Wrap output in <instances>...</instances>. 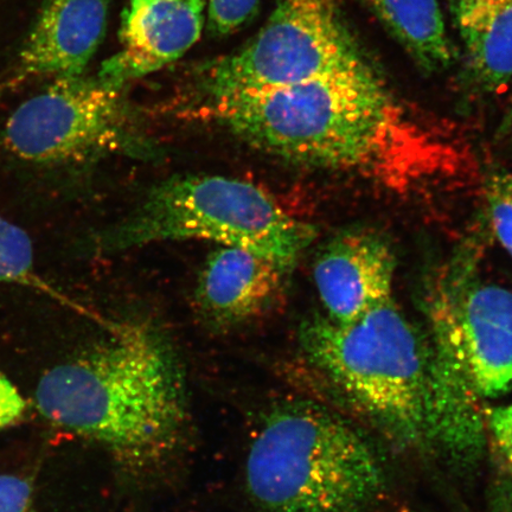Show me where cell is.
Segmentation results:
<instances>
[{
  "label": "cell",
  "instance_id": "1",
  "mask_svg": "<svg viewBox=\"0 0 512 512\" xmlns=\"http://www.w3.org/2000/svg\"><path fill=\"white\" fill-rule=\"evenodd\" d=\"M207 117L256 150L398 195L466 174L470 153L389 92L373 67L210 99Z\"/></svg>",
  "mask_w": 512,
  "mask_h": 512
},
{
  "label": "cell",
  "instance_id": "2",
  "mask_svg": "<svg viewBox=\"0 0 512 512\" xmlns=\"http://www.w3.org/2000/svg\"><path fill=\"white\" fill-rule=\"evenodd\" d=\"M36 402L54 425L139 469L176 451L188 419L175 352L157 329L143 323L114 325L106 343L47 371Z\"/></svg>",
  "mask_w": 512,
  "mask_h": 512
},
{
  "label": "cell",
  "instance_id": "3",
  "mask_svg": "<svg viewBox=\"0 0 512 512\" xmlns=\"http://www.w3.org/2000/svg\"><path fill=\"white\" fill-rule=\"evenodd\" d=\"M299 343L312 368L384 437L409 451L439 453L437 360L394 299L349 324L306 320Z\"/></svg>",
  "mask_w": 512,
  "mask_h": 512
},
{
  "label": "cell",
  "instance_id": "4",
  "mask_svg": "<svg viewBox=\"0 0 512 512\" xmlns=\"http://www.w3.org/2000/svg\"><path fill=\"white\" fill-rule=\"evenodd\" d=\"M249 496L264 512H373L387 473L368 438L309 401L281 403L249 447Z\"/></svg>",
  "mask_w": 512,
  "mask_h": 512
},
{
  "label": "cell",
  "instance_id": "5",
  "mask_svg": "<svg viewBox=\"0 0 512 512\" xmlns=\"http://www.w3.org/2000/svg\"><path fill=\"white\" fill-rule=\"evenodd\" d=\"M316 238V229L241 179L189 175L153 188L110 236L126 249L175 240H207L265 256L292 272Z\"/></svg>",
  "mask_w": 512,
  "mask_h": 512
},
{
  "label": "cell",
  "instance_id": "6",
  "mask_svg": "<svg viewBox=\"0 0 512 512\" xmlns=\"http://www.w3.org/2000/svg\"><path fill=\"white\" fill-rule=\"evenodd\" d=\"M338 0H277L245 46L203 74L209 99L298 85L369 66Z\"/></svg>",
  "mask_w": 512,
  "mask_h": 512
},
{
  "label": "cell",
  "instance_id": "7",
  "mask_svg": "<svg viewBox=\"0 0 512 512\" xmlns=\"http://www.w3.org/2000/svg\"><path fill=\"white\" fill-rule=\"evenodd\" d=\"M121 91L83 75L55 79L6 121V149L24 162L44 165L126 150L133 139Z\"/></svg>",
  "mask_w": 512,
  "mask_h": 512
},
{
  "label": "cell",
  "instance_id": "8",
  "mask_svg": "<svg viewBox=\"0 0 512 512\" xmlns=\"http://www.w3.org/2000/svg\"><path fill=\"white\" fill-rule=\"evenodd\" d=\"M434 342L456 358L477 396L512 389V293L477 280L448 284L435 296Z\"/></svg>",
  "mask_w": 512,
  "mask_h": 512
},
{
  "label": "cell",
  "instance_id": "9",
  "mask_svg": "<svg viewBox=\"0 0 512 512\" xmlns=\"http://www.w3.org/2000/svg\"><path fill=\"white\" fill-rule=\"evenodd\" d=\"M206 0H130L123 12L119 49L98 78L123 89L127 83L176 62L200 41Z\"/></svg>",
  "mask_w": 512,
  "mask_h": 512
},
{
  "label": "cell",
  "instance_id": "10",
  "mask_svg": "<svg viewBox=\"0 0 512 512\" xmlns=\"http://www.w3.org/2000/svg\"><path fill=\"white\" fill-rule=\"evenodd\" d=\"M396 258L380 233L343 230L320 249L313 278L326 317L349 324L393 299Z\"/></svg>",
  "mask_w": 512,
  "mask_h": 512
},
{
  "label": "cell",
  "instance_id": "11",
  "mask_svg": "<svg viewBox=\"0 0 512 512\" xmlns=\"http://www.w3.org/2000/svg\"><path fill=\"white\" fill-rule=\"evenodd\" d=\"M111 0H43L40 14L19 54L28 78L85 75L107 29Z\"/></svg>",
  "mask_w": 512,
  "mask_h": 512
},
{
  "label": "cell",
  "instance_id": "12",
  "mask_svg": "<svg viewBox=\"0 0 512 512\" xmlns=\"http://www.w3.org/2000/svg\"><path fill=\"white\" fill-rule=\"evenodd\" d=\"M290 272L247 249L220 247L209 255L195 291L201 316L216 328H233L270 311Z\"/></svg>",
  "mask_w": 512,
  "mask_h": 512
},
{
  "label": "cell",
  "instance_id": "13",
  "mask_svg": "<svg viewBox=\"0 0 512 512\" xmlns=\"http://www.w3.org/2000/svg\"><path fill=\"white\" fill-rule=\"evenodd\" d=\"M472 74L496 91L512 80V0H452Z\"/></svg>",
  "mask_w": 512,
  "mask_h": 512
},
{
  "label": "cell",
  "instance_id": "14",
  "mask_svg": "<svg viewBox=\"0 0 512 512\" xmlns=\"http://www.w3.org/2000/svg\"><path fill=\"white\" fill-rule=\"evenodd\" d=\"M418 66L428 73L445 70L453 61L443 11L438 0H360Z\"/></svg>",
  "mask_w": 512,
  "mask_h": 512
},
{
  "label": "cell",
  "instance_id": "15",
  "mask_svg": "<svg viewBox=\"0 0 512 512\" xmlns=\"http://www.w3.org/2000/svg\"><path fill=\"white\" fill-rule=\"evenodd\" d=\"M0 283L24 285L55 294L38 277L34 265V249L29 235L0 215Z\"/></svg>",
  "mask_w": 512,
  "mask_h": 512
},
{
  "label": "cell",
  "instance_id": "16",
  "mask_svg": "<svg viewBox=\"0 0 512 512\" xmlns=\"http://www.w3.org/2000/svg\"><path fill=\"white\" fill-rule=\"evenodd\" d=\"M485 198L491 228L512 258V174L490 171L485 181Z\"/></svg>",
  "mask_w": 512,
  "mask_h": 512
},
{
  "label": "cell",
  "instance_id": "17",
  "mask_svg": "<svg viewBox=\"0 0 512 512\" xmlns=\"http://www.w3.org/2000/svg\"><path fill=\"white\" fill-rule=\"evenodd\" d=\"M260 0H209V28L217 36H227L251 21Z\"/></svg>",
  "mask_w": 512,
  "mask_h": 512
},
{
  "label": "cell",
  "instance_id": "18",
  "mask_svg": "<svg viewBox=\"0 0 512 512\" xmlns=\"http://www.w3.org/2000/svg\"><path fill=\"white\" fill-rule=\"evenodd\" d=\"M486 425L492 445L512 477V403L490 409Z\"/></svg>",
  "mask_w": 512,
  "mask_h": 512
},
{
  "label": "cell",
  "instance_id": "19",
  "mask_svg": "<svg viewBox=\"0 0 512 512\" xmlns=\"http://www.w3.org/2000/svg\"><path fill=\"white\" fill-rule=\"evenodd\" d=\"M0 512H32V488L27 479L0 475Z\"/></svg>",
  "mask_w": 512,
  "mask_h": 512
},
{
  "label": "cell",
  "instance_id": "20",
  "mask_svg": "<svg viewBox=\"0 0 512 512\" xmlns=\"http://www.w3.org/2000/svg\"><path fill=\"white\" fill-rule=\"evenodd\" d=\"M27 409L21 393L4 374L0 373V430L17 424Z\"/></svg>",
  "mask_w": 512,
  "mask_h": 512
}]
</instances>
